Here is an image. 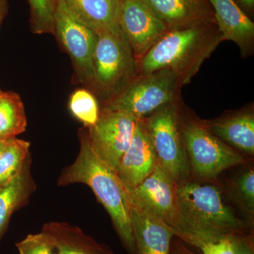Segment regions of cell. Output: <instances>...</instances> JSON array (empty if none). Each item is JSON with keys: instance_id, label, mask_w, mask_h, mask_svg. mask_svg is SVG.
I'll return each instance as SVG.
<instances>
[{"instance_id": "cell-25", "label": "cell", "mask_w": 254, "mask_h": 254, "mask_svg": "<svg viewBox=\"0 0 254 254\" xmlns=\"http://www.w3.org/2000/svg\"><path fill=\"white\" fill-rule=\"evenodd\" d=\"M237 196L250 213L254 210V172L249 170L241 175L236 182Z\"/></svg>"}, {"instance_id": "cell-17", "label": "cell", "mask_w": 254, "mask_h": 254, "mask_svg": "<svg viewBox=\"0 0 254 254\" xmlns=\"http://www.w3.org/2000/svg\"><path fill=\"white\" fill-rule=\"evenodd\" d=\"M43 231L53 237L56 250L60 254H113L83 233L81 229L68 224L50 222L45 225Z\"/></svg>"}, {"instance_id": "cell-26", "label": "cell", "mask_w": 254, "mask_h": 254, "mask_svg": "<svg viewBox=\"0 0 254 254\" xmlns=\"http://www.w3.org/2000/svg\"><path fill=\"white\" fill-rule=\"evenodd\" d=\"M233 236L226 237L217 242L203 245L200 249L202 254H235Z\"/></svg>"}, {"instance_id": "cell-19", "label": "cell", "mask_w": 254, "mask_h": 254, "mask_svg": "<svg viewBox=\"0 0 254 254\" xmlns=\"http://www.w3.org/2000/svg\"><path fill=\"white\" fill-rule=\"evenodd\" d=\"M27 164L16 178L0 187V240L6 231L12 214L31 194L33 185Z\"/></svg>"}, {"instance_id": "cell-28", "label": "cell", "mask_w": 254, "mask_h": 254, "mask_svg": "<svg viewBox=\"0 0 254 254\" xmlns=\"http://www.w3.org/2000/svg\"><path fill=\"white\" fill-rule=\"evenodd\" d=\"M237 4H240L242 8L247 11H252L254 9V0H235Z\"/></svg>"}, {"instance_id": "cell-29", "label": "cell", "mask_w": 254, "mask_h": 254, "mask_svg": "<svg viewBox=\"0 0 254 254\" xmlns=\"http://www.w3.org/2000/svg\"><path fill=\"white\" fill-rule=\"evenodd\" d=\"M8 11L7 0H0V26Z\"/></svg>"}, {"instance_id": "cell-30", "label": "cell", "mask_w": 254, "mask_h": 254, "mask_svg": "<svg viewBox=\"0 0 254 254\" xmlns=\"http://www.w3.org/2000/svg\"><path fill=\"white\" fill-rule=\"evenodd\" d=\"M173 254H192L182 246H177L173 250Z\"/></svg>"}, {"instance_id": "cell-12", "label": "cell", "mask_w": 254, "mask_h": 254, "mask_svg": "<svg viewBox=\"0 0 254 254\" xmlns=\"http://www.w3.org/2000/svg\"><path fill=\"white\" fill-rule=\"evenodd\" d=\"M158 160L148 136L144 119L138 120L131 143L117 167V174L130 190L153 173Z\"/></svg>"}, {"instance_id": "cell-6", "label": "cell", "mask_w": 254, "mask_h": 254, "mask_svg": "<svg viewBox=\"0 0 254 254\" xmlns=\"http://www.w3.org/2000/svg\"><path fill=\"white\" fill-rule=\"evenodd\" d=\"M144 122L158 163L177 183L184 181L189 163L176 107L173 103L165 105Z\"/></svg>"}, {"instance_id": "cell-8", "label": "cell", "mask_w": 254, "mask_h": 254, "mask_svg": "<svg viewBox=\"0 0 254 254\" xmlns=\"http://www.w3.org/2000/svg\"><path fill=\"white\" fill-rule=\"evenodd\" d=\"M54 34L69 55L80 81L93 86V55L98 35L81 23L63 0H58Z\"/></svg>"}, {"instance_id": "cell-15", "label": "cell", "mask_w": 254, "mask_h": 254, "mask_svg": "<svg viewBox=\"0 0 254 254\" xmlns=\"http://www.w3.org/2000/svg\"><path fill=\"white\" fill-rule=\"evenodd\" d=\"M222 38L236 43L243 56L252 53L254 23L235 0H208Z\"/></svg>"}, {"instance_id": "cell-10", "label": "cell", "mask_w": 254, "mask_h": 254, "mask_svg": "<svg viewBox=\"0 0 254 254\" xmlns=\"http://www.w3.org/2000/svg\"><path fill=\"white\" fill-rule=\"evenodd\" d=\"M119 26L138 63L168 30L143 0H119Z\"/></svg>"}, {"instance_id": "cell-24", "label": "cell", "mask_w": 254, "mask_h": 254, "mask_svg": "<svg viewBox=\"0 0 254 254\" xmlns=\"http://www.w3.org/2000/svg\"><path fill=\"white\" fill-rule=\"evenodd\" d=\"M19 254H55L54 240L49 234L43 231L31 234L16 244Z\"/></svg>"}, {"instance_id": "cell-1", "label": "cell", "mask_w": 254, "mask_h": 254, "mask_svg": "<svg viewBox=\"0 0 254 254\" xmlns=\"http://www.w3.org/2000/svg\"><path fill=\"white\" fill-rule=\"evenodd\" d=\"M250 226L224 204L221 192L212 185L177 183L175 236L201 248L222 238L250 232Z\"/></svg>"}, {"instance_id": "cell-20", "label": "cell", "mask_w": 254, "mask_h": 254, "mask_svg": "<svg viewBox=\"0 0 254 254\" xmlns=\"http://www.w3.org/2000/svg\"><path fill=\"white\" fill-rule=\"evenodd\" d=\"M26 112L22 100L13 91H0V139L9 140L26 131Z\"/></svg>"}, {"instance_id": "cell-33", "label": "cell", "mask_w": 254, "mask_h": 254, "mask_svg": "<svg viewBox=\"0 0 254 254\" xmlns=\"http://www.w3.org/2000/svg\"><path fill=\"white\" fill-rule=\"evenodd\" d=\"M0 91H1V89H0Z\"/></svg>"}, {"instance_id": "cell-4", "label": "cell", "mask_w": 254, "mask_h": 254, "mask_svg": "<svg viewBox=\"0 0 254 254\" xmlns=\"http://www.w3.org/2000/svg\"><path fill=\"white\" fill-rule=\"evenodd\" d=\"M180 86V78L170 70L139 76L114 95L105 108L142 120L173 103Z\"/></svg>"}, {"instance_id": "cell-21", "label": "cell", "mask_w": 254, "mask_h": 254, "mask_svg": "<svg viewBox=\"0 0 254 254\" xmlns=\"http://www.w3.org/2000/svg\"><path fill=\"white\" fill-rule=\"evenodd\" d=\"M31 143L16 137L8 140L0 153V187L16 178L23 171L29 157Z\"/></svg>"}, {"instance_id": "cell-23", "label": "cell", "mask_w": 254, "mask_h": 254, "mask_svg": "<svg viewBox=\"0 0 254 254\" xmlns=\"http://www.w3.org/2000/svg\"><path fill=\"white\" fill-rule=\"evenodd\" d=\"M68 108L74 118L88 128L95 125L99 119L98 102L94 95L86 89L73 92L70 96Z\"/></svg>"}, {"instance_id": "cell-11", "label": "cell", "mask_w": 254, "mask_h": 254, "mask_svg": "<svg viewBox=\"0 0 254 254\" xmlns=\"http://www.w3.org/2000/svg\"><path fill=\"white\" fill-rule=\"evenodd\" d=\"M177 187L176 180L158 163L149 176L138 186L128 190L131 204L163 220L174 232L177 216Z\"/></svg>"}, {"instance_id": "cell-7", "label": "cell", "mask_w": 254, "mask_h": 254, "mask_svg": "<svg viewBox=\"0 0 254 254\" xmlns=\"http://www.w3.org/2000/svg\"><path fill=\"white\" fill-rule=\"evenodd\" d=\"M182 134L192 168L200 178H214L243 161L239 153L198 124H187Z\"/></svg>"}, {"instance_id": "cell-14", "label": "cell", "mask_w": 254, "mask_h": 254, "mask_svg": "<svg viewBox=\"0 0 254 254\" xmlns=\"http://www.w3.org/2000/svg\"><path fill=\"white\" fill-rule=\"evenodd\" d=\"M131 205V221L136 254H170L173 229L143 208Z\"/></svg>"}, {"instance_id": "cell-3", "label": "cell", "mask_w": 254, "mask_h": 254, "mask_svg": "<svg viewBox=\"0 0 254 254\" xmlns=\"http://www.w3.org/2000/svg\"><path fill=\"white\" fill-rule=\"evenodd\" d=\"M216 23L169 31L137 63L139 76L170 70L181 86L190 83L221 42Z\"/></svg>"}, {"instance_id": "cell-31", "label": "cell", "mask_w": 254, "mask_h": 254, "mask_svg": "<svg viewBox=\"0 0 254 254\" xmlns=\"http://www.w3.org/2000/svg\"><path fill=\"white\" fill-rule=\"evenodd\" d=\"M7 141L8 140L0 139V153H1V152L4 149L5 145H6Z\"/></svg>"}, {"instance_id": "cell-5", "label": "cell", "mask_w": 254, "mask_h": 254, "mask_svg": "<svg viewBox=\"0 0 254 254\" xmlns=\"http://www.w3.org/2000/svg\"><path fill=\"white\" fill-rule=\"evenodd\" d=\"M93 55V86L118 94L138 73L137 63L122 31L98 33Z\"/></svg>"}, {"instance_id": "cell-9", "label": "cell", "mask_w": 254, "mask_h": 254, "mask_svg": "<svg viewBox=\"0 0 254 254\" xmlns=\"http://www.w3.org/2000/svg\"><path fill=\"white\" fill-rule=\"evenodd\" d=\"M138 120L126 113L105 108L96 124L88 128L87 134L92 146L115 170L131 143Z\"/></svg>"}, {"instance_id": "cell-16", "label": "cell", "mask_w": 254, "mask_h": 254, "mask_svg": "<svg viewBox=\"0 0 254 254\" xmlns=\"http://www.w3.org/2000/svg\"><path fill=\"white\" fill-rule=\"evenodd\" d=\"M76 18L98 34L121 31L119 0H63Z\"/></svg>"}, {"instance_id": "cell-18", "label": "cell", "mask_w": 254, "mask_h": 254, "mask_svg": "<svg viewBox=\"0 0 254 254\" xmlns=\"http://www.w3.org/2000/svg\"><path fill=\"white\" fill-rule=\"evenodd\" d=\"M219 139L248 154L254 153V118L245 113L220 120L210 126Z\"/></svg>"}, {"instance_id": "cell-32", "label": "cell", "mask_w": 254, "mask_h": 254, "mask_svg": "<svg viewBox=\"0 0 254 254\" xmlns=\"http://www.w3.org/2000/svg\"><path fill=\"white\" fill-rule=\"evenodd\" d=\"M55 254H60L59 253V252H58V251H57L56 253H55Z\"/></svg>"}, {"instance_id": "cell-22", "label": "cell", "mask_w": 254, "mask_h": 254, "mask_svg": "<svg viewBox=\"0 0 254 254\" xmlns=\"http://www.w3.org/2000/svg\"><path fill=\"white\" fill-rule=\"evenodd\" d=\"M30 23L35 34L55 33V14L58 0H28Z\"/></svg>"}, {"instance_id": "cell-27", "label": "cell", "mask_w": 254, "mask_h": 254, "mask_svg": "<svg viewBox=\"0 0 254 254\" xmlns=\"http://www.w3.org/2000/svg\"><path fill=\"white\" fill-rule=\"evenodd\" d=\"M235 254H254L253 241L248 234L234 235Z\"/></svg>"}, {"instance_id": "cell-2", "label": "cell", "mask_w": 254, "mask_h": 254, "mask_svg": "<svg viewBox=\"0 0 254 254\" xmlns=\"http://www.w3.org/2000/svg\"><path fill=\"white\" fill-rule=\"evenodd\" d=\"M80 150L76 160L58 179L59 186L88 185L110 214L123 245L136 254L131 221L128 190L116 171L105 163L92 146L87 132L80 131Z\"/></svg>"}, {"instance_id": "cell-13", "label": "cell", "mask_w": 254, "mask_h": 254, "mask_svg": "<svg viewBox=\"0 0 254 254\" xmlns=\"http://www.w3.org/2000/svg\"><path fill=\"white\" fill-rule=\"evenodd\" d=\"M169 31L216 23L208 0H143Z\"/></svg>"}]
</instances>
